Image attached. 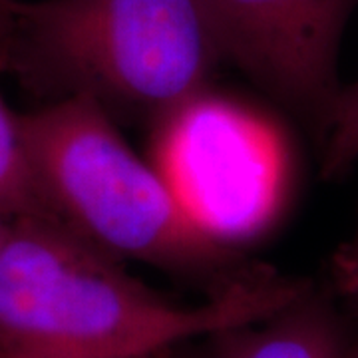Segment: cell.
<instances>
[{"label": "cell", "instance_id": "7c38bea8", "mask_svg": "<svg viewBox=\"0 0 358 358\" xmlns=\"http://www.w3.org/2000/svg\"><path fill=\"white\" fill-rule=\"evenodd\" d=\"M181 348H183V346H181ZM178 350H179V348H178ZM178 350H171V352H166V355H159V357H154V358H176Z\"/></svg>", "mask_w": 358, "mask_h": 358}, {"label": "cell", "instance_id": "8992f818", "mask_svg": "<svg viewBox=\"0 0 358 358\" xmlns=\"http://www.w3.org/2000/svg\"><path fill=\"white\" fill-rule=\"evenodd\" d=\"M346 313L331 291L313 285L267 319L203 341L193 357L176 358H345L352 345Z\"/></svg>", "mask_w": 358, "mask_h": 358}, {"label": "cell", "instance_id": "52a82bcc", "mask_svg": "<svg viewBox=\"0 0 358 358\" xmlns=\"http://www.w3.org/2000/svg\"><path fill=\"white\" fill-rule=\"evenodd\" d=\"M0 217L56 219L44 195L26 148L22 114H14L0 94ZM58 221V219H56Z\"/></svg>", "mask_w": 358, "mask_h": 358}, {"label": "cell", "instance_id": "277c9868", "mask_svg": "<svg viewBox=\"0 0 358 358\" xmlns=\"http://www.w3.org/2000/svg\"><path fill=\"white\" fill-rule=\"evenodd\" d=\"M152 126V162L205 229L237 247L267 225L285 183L267 122L209 88Z\"/></svg>", "mask_w": 358, "mask_h": 358}, {"label": "cell", "instance_id": "9c48e42d", "mask_svg": "<svg viewBox=\"0 0 358 358\" xmlns=\"http://www.w3.org/2000/svg\"><path fill=\"white\" fill-rule=\"evenodd\" d=\"M329 291L346 315L358 320V211L355 229L329 261Z\"/></svg>", "mask_w": 358, "mask_h": 358}, {"label": "cell", "instance_id": "5b68a950", "mask_svg": "<svg viewBox=\"0 0 358 358\" xmlns=\"http://www.w3.org/2000/svg\"><path fill=\"white\" fill-rule=\"evenodd\" d=\"M221 60L329 134L343 94L338 50L358 0H197Z\"/></svg>", "mask_w": 358, "mask_h": 358}, {"label": "cell", "instance_id": "8fae6325", "mask_svg": "<svg viewBox=\"0 0 358 358\" xmlns=\"http://www.w3.org/2000/svg\"><path fill=\"white\" fill-rule=\"evenodd\" d=\"M345 358H358V338L352 341V345L348 348V352H346Z\"/></svg>", "mask_w": 358, "mask_h": 358}, {"label": "cell", "instance_id": "7a4b0ae2", "mask_svg": "<svg viewBox=\"0 0 358 358\" xmlns=\"http://www.w3.org/2000/svg\"><path fill=\"white\" fill-rule=\"evenodd\" d=\"M221 62L197 0H0V64L58 98L155 124Z\"/></svg>", "mask_w": 358, "mask_h": 358}, {"label": "cell", "instance_id": "6da1fadb", "mask_svg": "<svg viewBox=\"0 0 358 358\" xmlns=\"http://www.w3.org/2000/svg\"><path fill=\"white\" fill-rule=\"evenodd\" d=\"M122 263L56 219L14 221L0 245V358H154L267 319L310 285L257 267L192 305Z\"/></svg>", "mask_w": 358, "mask_h": 358}, {"label": "cell", "instance_id": "ba28073f", "mask_svg": "<svg viewBox=\"0 0 358 358\" xmlns=\"http://www.w3.org/2000/svg\"><path fill=\"white\" fill-rule=\"evenodd\" d=\"M358 164V78L343 88L329 134L322 141L320 173L334 181L348 176Z\"/></svg>", "mask_w": 358, "mask_h": 358}, {"label": "cell", "instance_id": "30bf717a", "mask_svg": "<svg viewBox=\"0 0 358 358\" xmlns=\"http://www.w3.org/2000/svg\"><path fill=\"white\" fill-rule=\"evenodd\" d=\"M10 221H6V219L0 217V245L4 243V239H6V235H8V231H10Z\"/></svg>", "mask_w": 358, "mask_h": 358}, {"label": "cell", "instance_id": "3957f363", "mask_svg": "<svg viewBox=\"0 0 358 358\" xmlns=\"http://www.w3.org/2000/svg\"><path fill=\"white\" fill-rule=\"evenodd\" d=\"M40 192L62 225L122 261H140L219 293L255 271L195 219L114 115L86 96L22 114Z\"/></svg>", "mask_w": 358, "mask_h": 358}]
</instances>
